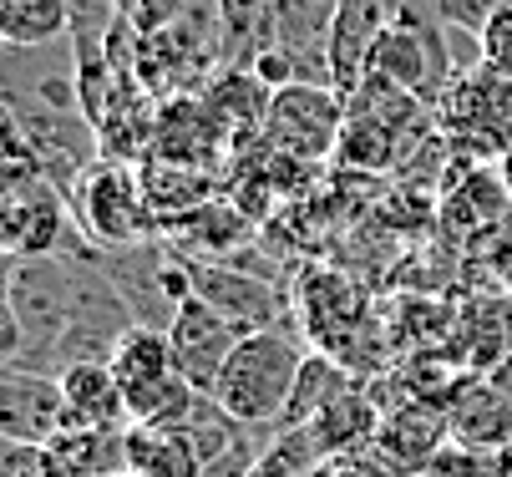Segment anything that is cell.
Masks as SVG:
<instances>
[{"label":"cell","mask_w":512,"mask_h":477,"mask_svg":"<svg viewBox=\"0 0 512 477\" xmlns=\"http://www.w3.org/2000/svg\"><path fill=\"white\" fill-rule=\"evenodd\" d=\"M102 269V249L92 254H41V259H11L6 280V340L0 356L6 366L26 371H51L66 330L77 325L82 300Z\"/></svg>","instance_id":"obj_1"},{"label":"cell","mask_w":512,"mask_h":477,"mask_svg":"<svg viewBox=\"0 0 512 477\" xmlns=\"http://www.w3.org/2000/svg\"><path fill=\"white\" fill-rule=\"evenodd\" d=\"M310 351L295 346V335H284L279 325L269 330H249L239 340V351L229 356V366L218 371V386L208 391L213 401H224L229 412L249 427H279L284 406L295 396L300 366Z\"/></svg>","instance_id":"obj_2"},{"label":"cell","mask_w":512,"mask_h":477,"mask_svg":"<svg viewBox=\"0 0 512 477\" xmlns=\"http://www.w3.org/2000/svg\"><path fill=\"white\" fill-rule=\"evenodd\" d=\"M66 198H71V214H77V229L102 254L148 244V239L163 234V219L148 198V183H142V173H132L127 163L97 158L77 183H71Z\"/></svg>","instance_id":"obj_3"},{"label":"cell","mask_w":512,"mask_h":477,"mask_svg":"<svg viewBox=\"0 0 512 477\" xmlns=\"http://www.w3.org/2000/svg\"><path fill=\"white\" fill-rule=\"evenodd\" d=\"M122 401H127V417L132 427H183L193 412V381L178 371L173 356V340L158 325H132L122 335V346L112 356Z\"/></svg>","instance_id":"obj_4"},{"label":"cell","mask_w":512,"mask_h":477,"mask_svg":"<svg viewBox=\"0 0 512 477\" xmlns=\"http://www.w3.org/2000/svg\"><path fill=\"white\" fill-rule=\"evenodd\" d=\"M0 239H6L11 259L92 254L87 234L77 229V214H71V198L46 173L6 183V198H0Z\"/></svg>","instance_id":"obj_5"},{"label":"cell","mask_w":512,"mask_h":477,"mask_svg":"<svg viewBox=\"0 0 512 477\" xmlns=\"http://www.w3.org/2000/svg\"><path fill=\"white\" fill-rule=\"evenodd\" d=\"M436 112H442L452 143L482 158L512 153V77L492 72V66L477 61V72H457L442 102H436Z\"/></svg>","instance_id":"obj_6"},{"label":"cell","mask_w":512,"mask_h":477,"mask_svg":"<svg viewBox=\"0 0 512 477\" xmlns=\"http://www.w3.org/2000/svg\"><path fill=\"white\" fill-rule=\"evenodd\" d=\"M340 132H345V97L335 87H315V82L274 87L269 122H264L269 148L300 163H320L330 148H340Z\"/></svg>","instance_id":"obj_7"},{"label":"cell","mask_w":512,"mask_h":477,"mask_svg":"<svg viewBox=\"0 0 512 477\" xmlns=\"http://www.w3.org/2000/svg\"><path fill=\"white\" fill-rule=\"evenodd\" d=\"M249 330L239 320H229L224 310H213L203 295H188L168 325V340H173V356H178V371L193 381V391H213L218 386V371L229 366V356L239 351V340Z\"/></svg>","instance_id":"obj_8"},{"label":"cell","mask_w":512,"mask_h":477,"mask_svg":"<svg viewBox=\"0 0 512 477\" xmlns=\"http://www.w3.org/2000/svg\"><path fill=\"white\" fill-rule=\"evenodd\" d=\"M56 432H66V391L51 371L6 366L0 371V437L46 447Z\"/></svg>","instance_id":"obj_9"},{"label":"cell","mask_w":512,"mask_h":477,"mask_svg":"<svg viewBox=\"0 0 512 477\" xmlns=\"http://www.w3.org/2000/svg\"><path fill=\"white\" fill-rule=\"evenodd\" d=\"M391 26L386 0H340L330 31H325V61H330V82L340 97H355V87L371 72V51Z\"/></svg>","instance_id":"obj_10"},{"label":"cell","mask_w":512,"mask_h":477,"mask_svg":"<svg viewBox=\"0 0 512 477\" xmlns=\"http://www.w3.org/2000/svg\"><path fill=\"white\" fill-rule=\"evenodd\" d=\"M452 442L447 432V412L431 401H406L396 406V412H386L381 432H376V447L371 457L401 477H426V467L436 462V452H442Z\"/></svg>","instance_id":"obj_11"},{"label":"cell","mask_w":512,"mask_h":477,"mask_svg":"<svg viewBox=\"0 0 512 477\" xmlns=\"http://www.w3.org/2000/svg\"><path fill=\"white\" fill-rule=\"evenodd\" d=\"M447 432L457 447L472 452H512V401L482 376L472 371L452 396H447Z\"/></svg>","instance_id":"obj_12"},{"label":"cell","mask_w":512,"mask_h":477,"mask_svg":"<svg viewBox=\"0 0 512 477\" xmlns=\"http://www.w3.org/2000/svg\"><path fill=\"white\" fill-rule=\"evenodd\" d=\"M188 275H193V295H203L213 310H224L244 330H269L274 325L279 295L269 290V280H249L229 264H198V259H188Z\"/></svg>","instance_id":"obj_13"},{"label":"cell","mask_w":512,"mask_h":477,"mask_svg":"<svg viewBox=\"0 0 512 477\" xmlns=\"http://www.w3.org/2000/svg\"><path fill=\"white\" fill-rule=\"evenodd\" d=\"M61 391H66V427H112V432L132 427L112 361L66 366L61 371Z\"/></svg>","instance_id":"obj_14"},{"label":"cell","mask_w":512,"mask_h":477,"mask_svg":"<svg viewBox=\"0 0 512 477\" xmlns=\"http://www.w3.org/2000/svg\"><path fill=\"white\" fill-rule=\"evenodd\" d=\"M381 422H386V412H381L376 396L365 391V381H360V386H350L340 401L325 406V412L310 422V432H315V442H320L325 457L345 462V457H365V452L376 447Z\"/></svg>","instance_id":"obj_15"},{"label":"cell","mask_w":512,"mask_h":477,"mask_svg":"<svg viewBox=\"0 0 512 477\" xmlns=\"http://www.w3.org/2000/svg\"><path fill=\"white\" fill-rule=\"evenodd\" d=\"M46 467L56 477H122L127 472V427H66L46 447Z\"/></svg>","instance_id":"obj_16"},{"label":"cell","mask_w":512,"mask_h":477,"mask_svg":"<svg viewBox=\"0 0 512 477\" xmlns=\"http://www.w3.org/2000/svg\"><path fill=\"white\" fill-rule=\"evenodd\" d=\"M127 472L132 477H208L183 427H127Z\"/></svg>","instance_id":"obj_17"},{"label":"cell","mask_w":512,"mask_h":477,"mask_svg":"<svg viewBox=\"0 0 512 477\" xmlns=\"http://www.w3.org/2000/svg\"><path fill=\"white\" fill-rule=\"evenodd\" d=\"M350 386H360L355 381V371L340 361V356H330V351H310L305 356V366H300V381H295V396H289V406H284V422L279 427H310L330 401H340Z\"/></svg>","instance_id":"obj_18"},{"label":"cell","mask_w":512,"mask_h":477,"mask_svg":"<svg viewBox=\"0 0 512 477\" xmlns=\"http://www.w3.org/2000/svg\"><path fill=\"white\" fill-rule=\"evenodd\" d=\"M71 6L66 0H0V36L6 46H51L66 41Z\"/></svg>","instance_id":"obj_19"},{"label":"cell","mask_w":512,"mask_h":477,"mask_svg":"<svg viewBox=\"0 0 512 477\" xmlns=\"http://www.w3.org/2000/svg\"><path fill=\"white\" fill-rule=\"evenodd\" d=\"M218 26L229 41V66H249V56L264 46L269 21H274V0H213Z\"/></svg>","instance_id":"obj_20"},{"label":"cell","mask_w":512,"mask_h":477,"mask_svg":"<svg viewBox=\"0 0 512 477\" xmlns=\"http://www.w3.org/2000/svg\"><path fill=\"white\" fill-rule=\"evenodd\" d=\"M320 462H330V457L320 452V442H315L310 427H284L269 442V452L259 457V467L249 477H310Z\"/></svg>","instance_id":"obj_21"},{"label":"cell","mask_w":512,"mask_h":477,"mask_svg":"<svg viewBox=\"0 0 512 477\" xmlns=\"http://www.w3.org/2000/svg\"><path fill=\"white\" fill-rule=\"evenodd\" d=\"M482 66H492V72H502V77H512V0H502V11L487 21V31H482Z\"/></svg>","instance_id":"obj_22"},{"label":"cell","mask_w":512,"mask_h":477,"mask_svg":"<svg viewBox=\"0 0 512 477\" xmlns=\"http://www.w3.org/2000/svg\"><path fill=\"white\" fill-rule=\"evenodd\" d=\"M502 11V0H442V21H447V31H467V36H477L482 41V31H487V21Z\"/></svg>","instance_id":"obj_23"},{"label":"cell","mask_w":512,"mask_h":477,"mask_svg":"<svg viewBox=\"0 0 512 477\" xmlns=\"http://www.w3.org/2000/svg\"><path fill=\"white\" fill-rule=\"evenodd\" d=\"M0 477H56L46 467V452L31 447V442H6V452H0Z\"/></svg>","instance_id":"obj_24"},{"label":"cell","mask_w":512,"mask_h":477,"mask_svg":"<svg viewBox=\"0 0 512 477\" xmlns=\"http://www.w3.org/2000/svg\"><path fill=\"white\" fill-rule=\"evenodd\" d=\"M335 477H401V472H391V467H381L376 457H345Z\"/></svg>","instance_id":"obj_25"},{"label":"cell","mask_w":512,"mask_h":477,"mask_svg":"<svg viewBox=\"0 0 512 477\" xmlns=\"http://www.w3.org/2000/svg\"><path fill=\"white\" fill-rule=\"evenodd\" d=\"M482 376H487V381H492V386H497L507 401H512V346H507V351H502V356H497V361L482 371Z\"/></svg>","instance_id":"obj_26"},{"label":"cell","mask_w":512,"mask_h":477,"mask_svg":"<svg viewBox=\"0 0 512 477\" xmlns=\"http://www.w3.org/2000/svg\"><path fill=\"white\" fill-rule=\"evenodd\" d=\"M497 178H502V193H507V203H512V153L497 158Z\"/></svg>","instance_id":"obj_27"},{"label":"cell","mask_w":512,"mask_h":477,"mask_svg":"<svg viewBox=\"0 0 512 477\" xmlns=\"http://www.w3.org/2000/svg\"><path fill=\"white\" fill-rule=\"evenodd\" d=\"M107 6H117V11H122V16H127V11H132V6H137V0H107Z\"/></svg>","instance_id":"obj_28"}]
</instances>
